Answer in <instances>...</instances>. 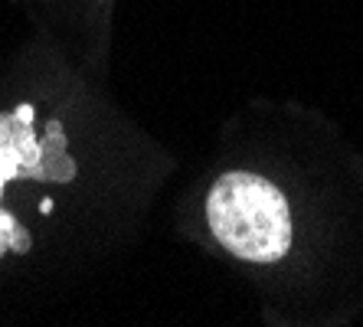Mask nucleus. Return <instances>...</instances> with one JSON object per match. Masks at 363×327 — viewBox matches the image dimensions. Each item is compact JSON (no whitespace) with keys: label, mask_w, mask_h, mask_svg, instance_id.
<instances>
[{"label":"nucleus","mask_w":363,"mask_h":327,"mask_svg":"<svg viewBox=\"0 0 363 327\" xmlns=\"http://www.w3.org/2000/svg\"><path fill=\"white\" fill-rule=\"evenodd\" d=\"M206 219L216 243L245 262H279L291 245L288 200L259 174L233 170L213 184Z\"/></svg>","instance_id":"nucleus-1"},{"label":"nucleus","mask_w":363,"mask_h":327,"mask_svg":"<svg viewBox=\"0 0 363 327\" xmlns=\"http://www.w3.org/2000/svg\"><path fill=\"white\" fill-rule=\"evenodd\" d=\"M33 109L20 105L13 115H0V177L4 180H72L76 164L66 157L62 125L50 121V138L36 141Z\"/></svg>","instance_id":"nucleus-2"},{"label":"nucleus","mask_w":363,"mask_h":327,"mask_svg":"<svg viewBox=\"0 0 363 327\" xmlns=\"http://www.w3.org/2000/svg\"><path fill=\"white\" fill-rule=\"evenodd\" d=\"M4 187H7V180L0 177V193H4ZM7 249L26 252L30 249V233H26L23 226H17V219L10 216V213L0 210V255H4Z\"/></svg>","instance_id":"nucleus-3"}]
</instances>
